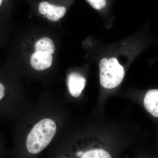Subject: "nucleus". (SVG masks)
<instances>
[{
    "label": "nucleus",
    "instance_id": "nucleus-10",
    "mask_svg": "<svg viewBox=\"0 0 158 158\" xmlns=\"http://www.w3.org/2000/svg\"><path fill=\"white\" fill-rule=\"evenodd\" d=\"M84 153L83 152H78L77 153V156H82L84 154Z\"/></svg>",
    "mask_w": 158,
    "mask_h": 158
},
{
    "label": "nucleus",
    "instance_id": "nucleus-4",
    "mask_svg": "<svg viewBox=\"0 0 158 158\" xmlns=\"http://www.w3.org/2000/svg\"><path fill=\"white\" fill-rule=\"evenodd\" d=\"M68 87L72 96L77 98L81 94L86 83V79L80 74L73 73L68 77Z\"/></svg>",
    "mask_w": 158,
    "mask_h": 158
},
{
    "label": "nucleus",
    "instance_id": "nucleus-8",
    "mask_svg": "<svg viewBox=\"0 0 158 158\" xmlns=\"http://www.w3.org/2000/svg\"><path fill=\"white\" fill-rule=\"evenodd\" d=\"M81 158H112L110 154L102 149L90 150L84 153Z\"/></svg>",
    "mask_w": 158,
    "mask_h": 158
},
{
    "label": "nucleus",
    "instance_id": "nucleus-11",
    "mask_svg": "<svg viewBox=\"0 0 158 158\" xmlns=\"http://www.w3.org/2000/svg\"><path fill=\"white\" fill-rule=\"evenodd\" d=\"M2 1L3 0H0V6L2 5Z\"/></svg>",
    "mask_w": 158,
    "mask_h": 158
},
{
    "label": "nucleus",
    "instance_id": "nucleus-6",
    "mask_svg": "<svg viewBox=\"0 0 158 158\" xmlns=\"http://www.w3.org/2000/svg\"><path fill=\"white\" fill-rule=\"evenodd\" d=\"M144 107L152 116L158 118V89L147 91L144 100Z\"/></svg>",
    "mask_w": 158,
    "mask_h": 158
},
{
    "label": "nucleus",
    "instance_id": "nucleus-3",
    "mask_svg": "<svg viewBox=\"0 0 158 158\" xmlns=\"http://www.w3.org/2000/svg\"><path fill=\"white\" fill-rule=\"evenodd\" d=\"M38 11L50 20L57 22L65 15L66 9L63 6H55L46 2L40 3Z\"/></svg>",
    "mask_w": 158,
    "mask_h": 158
},
{
    "label": "nucleus",
    "instance_id": "nucleus-7",
    "mask_svg": "<svg viewBox=\"0 0 158 158\" xmlns=\"http://www.w3.org/2000/svg\"><path fill=\"white\" fill-rule=\"evenodd\" d=\"M36 52H41L52 55L55 52V45L52 40L47 37L41 38L35 44Z\"/></svg>",
    "mask_w": 158,
    "mask_h": 158
},
{
    "label": "nucleus",
    "instance_id": "nucleus-2",
    "mask_svg": "<svg viewBox=\"0 0 158 158\" xmlns=\"http://www.w3.org/2000/svg\"><path fill=\"white\" fill-rule=\"evenodd\" d=\"M100 80L102 87L107 89L118 87L125 75L124 68L115 58H103L99 63Z\"/></svg>",
    "mask_w": 158,
    "mask_h": 158
},
{
    "label": "nucleus",
    "instance_id": "nucleus-9",
    "mask_svg": "<svg viewBox=\"0 0 158 158\" xmlns=\"http://www.w3.org/2000/svg\"><path fill=\"white\" fill-rule=\"evenodd\" d=\"M94 9L96 10H101L105 7L106 5V0H87Z\"/></svg>",
    "mask_w": 158,
    "mask_h": 158
},
{
    "label": "nucleus",
    "instance_id": "nucleus-5",
    "mask_svg": "<svg viewBox=\"0 0 158 158\" xmlns=\"http://www.w3.org/2000/svg\"><path fill=\"white\" fill-rule=\"evenodd\" d=\"M52 60V55L41 52H35L31 56V65L35 70H45L50 67Z\"/></svg>",
    "mask_w": 158,
    "mask_h": 158
},
{
    "label": "nucleus",
    "instance_id": "nucleus-1",
    "mask_svg": "<svg viewBox=\"0 0 158 158\" xmlns=\"http://www.w3.org/2000/svg\"><path fill=\"white\" fill-rule=\"evenodd\" d=\"M56 125L50 118H44L32 129L27 137L26 145L29 152L36 154L42 151L52 140Z\"/></svg>",
    "mask_w": 158,
    "mask_h": 158
}]
</instances>
